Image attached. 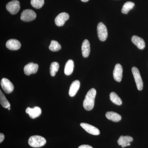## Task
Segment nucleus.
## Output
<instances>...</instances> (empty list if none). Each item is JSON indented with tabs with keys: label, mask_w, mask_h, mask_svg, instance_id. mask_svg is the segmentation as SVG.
Here are the masks:
<instances>
[{
	"label": "nucleus",
	"mask_w": 148,
	"mask_h": 148,
	"mask_svg": "<svg viewBox=\"0 0 148 148\" xmlns=\"http://www.w3.org/2000/svg\"><path fill=\"white\" fill-rule=\"evenodd\" d=\"M80 83L79 81L75 80L72 83L69 90V95L71 97H74L79 89Z\"/></svg>",
	"instance_id": "16"
},
{
	"label": "nucleus",
	"mask_w": 148,
	"mask_h": 148,
	"mask_svg": "<svg viewBox=\"0 0 148 148\" xmlns=\"http://www.w3.org/2000/svg\"><path fill=\"white\" fill-rule=\"evenodd\" d=\"M8 110H10V108H8Z\"/></svg>",
	"instance_id": "29"
},
{
	"label": "nucleus",
	"mask_w": 148,
	"mask_h": 148,
	"mask_svg": "<svg viewBox=\"0 0 148 148\" xmlns=\"http://www.w3.org/2000/svg\"><path fill=\"white\" fill-rule=\"evenodd\" d=\"M106 118L114 122H119L121 120V116L120 115L114 112H108L106 113Z\"/></svg>",
	"instance_id": "18"
},
{
	"label": "nucleus",
	"mask_w": 148,
	"mask_h": 148,
	"mask_svg": "<svg viewBox=\"0 0 148 148\" xmlns=\"http://www.w3.org/2000/svg\"><path fill=\"white\" fill-rule=\"evenodd\" d=\"M31 5L36 9H40L42 7L44 4V0H31Z\"/></svg>",
	"instance_id": "25"
},
{
	"label": "nucleus",
	"mask_w": 148,
	"mask_h": 148,
	"mask_svg": "<svg viewBox=\"0 0 148 148\" xmlns=\"http://www.w3.org/2000/svg\"><path fill=\"white\" fill-rule=\"evenodd\" d=\"M123 77V68L120 64H116L113 71V77L115 80L121 82Z\"/></svg>",
	"instance_id": "11"
},
{
	"label": "nucleus",
	"mask_w": 148,
	"mask_h": 148,
	"mask_svg": "<svg viewBox=\"0 0 148 148\" xmlns=\"http://www.w3.org/2000/svg\"><path fill=\"white\" fill-rule=\"evenodd\" d=\"M6 46L8 49L12 50H17L19 49L21 47L19 41L16 39L8 40L6 43Z\"/></svg>",
	"instance_id": "14"
},
{
	"label": "nucleus",
	"mask_w": 148,
	"mask_h": 148,
	"mask_svg": "<svg viewBox=\"0 0 148 148\" xmlns=\"http://www.w3.org/2000/svg\"><path fill=\"white\" fill-rule=\"evenodd\" d=\"M38 69V65L34 63H30L25 66L24 68V73L27 75L37 73Z\"/></svg>",
	"instance_id": "9"
},
{
	"label": "nucleus",
	"mask_w": 148,
	"mask_h": 148,
	"mask_svg": "<svg viewBox=\"0 0 148 148\" xmlns=\"http://www.w3.org/2000/svg\"><path fill=\"white\" fill-rule=\"evenodd\" d=\"M83 2H86L88 1L89 0H81Z\"/></svg>",
	"instance_id": "28"
},
{
	"label": "nucleus",
	"mask_w": 148,
	"mask_h": 148,
	"mask_svg": "<svg viewBox=\"0 0 148 148\" xmlns=\"http://www.w3.org/2000/svg\"><path fill=\"white\" fill-rule=\"evenodd\" d=\"M132 72L135 79V83H136L138 90H143V83L139 70L136 67H133L132 69Z\"/></svg>",
	"instance_id": "5"
},
{
	"label": "nucleus",
	"mask_w": 148,
	"mask_h": 148,
	"mask_svg": "<svg viewBox=\"0 0 148 148\" xmlns=\"http://www.w3.org/2000/svg\"><path fill=\"white\" fill-rule=\"evenodd\" d=\"M131 40L132 43L135 44L140 49H143L145 47V41L142 38L136 36H133L132 37Z\"/></svg>",
	"instance_id": "15"
},
{
	"label": "nucleus",
	"mask_w": 148,
	"mask_h": 148,
	"mask_svg": "<svg viewBox=\"0 0 148 148\" xmlns=\"http://www.w3.org/2000/svg\"><path fill=\"white\" fill-rule=\"evenodd\" d=\"M133 141V138L130 136H121L117 141L118 144L121 146L122 147L124 148L130 145V143Z\"/></svg>",
	"instance_id": "13"
},
{
	"label": "nucleus",
	"mask_w": 148,
	"mask_h": 148,
	"mask_svg": "<svg viewBox=\"0 0 148 148\" xmlns=\"http://www.w3.org/2000/svg\"><path fill=\"white\" fill-rule=\"evenodd\" d=\"M69 18V15L66 12H62L56 17L55 22L56 25L58 27H61L65 24V22Z\"/></svg>",
	"instance_id": "10"
},
{
	"label": "nucleus",
	"mask_w": 148,
	"mask_h": 148,
	"mask_svg": "<svg viewBox=\"0 0 148 148\" xmlns=\"http://www.w3.org/2000/svg\"><path fill=\"white\" fill-rule=\"evenodd\" d=\"M82 51L84 57L87 58L88 57L90 52V45L88 40H85L83 42Z\"/></svg>",
	"instance_id": "17"
},
{
	"label": "nucleus",
	"mask_w": 148,
	"mask_h": 148,
	"mask_svg": "<svg viewBox=\"0 0 148 148\" xmlns=\"http://www.w3.org/2000/svg\"><path fill=\"white\" fill-rule=\"evenodd\" d=\"M1 86L5 92L10 93L12 92L14 89V86L12 83L8 79L3 78L1 82Z\"/></svg>",
	"instance_id": "7"
},
{
	"label": "nucleus",
	"mask_w": 148,
	"mask_h": 148,
	"mask_svg": "<svg viewBox=\"0 0 148 148\" xmlns=\"http://www.w3.org/2000/svg\"><path fill=\"white\" fill-rule=\"evenodd\" d=\"M61 45L55 40L51 41L49 46V50L52 51H57L61 49Z\"/></svg>",
	"instance_id": "23"
},
{
	"label": "nucleus",
	"mask_w": 148,
	"mask_h": 148,
	"mask_svg": "<svg viewBox=\"0 0 148 148\" xmlns=\"http://www.w3.org/2000/svg\"><path fill=\"white\" fill-rule=\"evenodd\" d=\"M135 3L132 2H127L123 5L121 10V12L125 14H127L128 12L134 8Z\"/></svg>",
	"instance_id": "22"
},
{
	"label": "nucleus",
	"mask_w": 148,
	"mask_h": 148,
	"mask_svg": "<svg viewBox=\"0 0 148 148\" xmlns=\"http://www.w3.org/2000/svg\"><path fill=\"white\" fill-rule=\"evenodd\" d=\"M26 113L29 114L31 118L35 119L39 116L42 113V110L38 107H35L33 108H28L26 110Z\"/></svg>",
	"instance_id": "12"
},
{
	"label": "nucleus",
	"mask_w": 148,
	"mask_h": 148,
	"mask_svg": "<svg viewBox=\"0 0 148 148\" xmlns=\"http://www.w3.org/2000/svg\"><path fill=\"white\" fill-rule=\"evenodd\" d=\"M78 148H93L91 146L88 145H82L80 146Z\"/></svg>",
	"instance_id": "26"
},
{
	"label": "nucleus",
	"mask_w": 148,
	"mask_h": 148,
	"mask_svg": "<svg viewBox=\"0 0 148 148\" xmlns=\"http://www.w3.org/2000/svg\"><path fill=\"white\" fill-rule=\"evenodd\" d=\"M28 143L32 147L39 148L45 145L46 140L42 136L34 135L29 138Z\"/></svg>",
	"instance_id": "2"
},
{
	"label": "nucleus",
	"mask_w": 148,
	"mask_h": 148,
	"mask_svg": "<svg viewBox=\"0 0 148 148\" xmlns=\"http://www.w3.org/2000/svg\"><path fill=\"white\" fill-rule=\"evenodd\" d=\"M74 64L72 60H69L66 62L64 69V73L66 75H71L73 71Z\"/></svg>",
	"instance_id": "19"
},
{
	"label": "nucleus",
	"mask_w": 148,
	"mask_h": 148,
	"mask_svg": "<svg viewBox=\"0 0 148 148\" xmlns=\"http://www.w3.org/2000/svg\"><path fill=\"white\" fill-rule=\"evenodd\" d=\"M59 68V65L57 62H53L51 63L50 67V73L51 75L53 77L58 71Z\"/></svg>",
	"instance_id": "24"
},
{
	"label": "nucleus",
	"mask_w": 148,
	"mask_h": 148,
	"mask_svg": "<svg viewBox=\"0 0 148 148\" xmlns=\"http://www.w3.org/2000/svg\"><path fill=\"white\" fill-rule=\"evenodd\" d=\"M110 99L114 104L118 106H120L122 103L121 99L115 92H112L110 94Z\"/></svg>",
	"instance_id": "20"
},
{
	"label": "nucleus",
	"mask_w": 148,
	"mask_h": 148,
	"mask_svg": "<svg viewBox=\"0 0 148 148\" xmlns=\"http://www.w3.org/2000/svg\"><path fill=\"white\" fill-rule=\"evenodd\" d=\"M36 14L34 11L30 9L25 10L21 14V19L22 21L29 22L34 20Z\"/></svg>",
	"instance_id": "4"
},
{
	"label": "nucleus",
	"mask_w": 148,
	"mask_h": 148,
	"mask_svg": "<svg viewBox=\"0 0 148 148\" xmlns=\"http://www.w3.org/2000/svg\"><path fill=\"white\" fill-rule=\"evenodd\" d=\"M0 103L2 106L5 108H8L10 107V103L1 90H0Z\"/></svg>",
	"instance_id": "21"
},
{
	"label": "nucleus",
	"mask_w": 148,
	"mask_h": 148,
	"mask_svg": "<svg viewBox=\"0 0 148 148\" xmlns=\"http://www.w3.org/2000/svg\"><path fill=\"white\" fill-rule=\"evenodd\" d=\"M80 126L84 129L89 134L94 135H98L100 134V131L98 128L88 123H81Z\"/></svg>",
	"instance_id": "8"
},
{
	"label": "nucleus",
	"mask_w": 148,
	"mask_h": 148,
	"mask_svg": "<svg viewBox=\"0 0 148 148\" xmlns=\"http://www.w3.org/2000/svg\"><path fill=\"white\" fill-rule=\"evenodd\" d=\"M96 94V90L94 88H91L87 92L83 102L84 108L86 110L90 111L93 109Z\"/></svg>",
	"instance_id": "1"
},
{
	"label": "nucleus",
	"mask_w": 148,
	"mask_h": 148,
	"mask_svg": "<svg viewBox=\"0 0 148 148\" xmlns=\"http://www.w3.org/2000/svg\"><path fill=\"white\" fill-rule=\"evenodd\" d=\"M97 34L99 40L101 41H105L108 38V30L106 26L102 22H100L98 24Z\"/></svg>",
	"instance_id": "3"
},
{
	"label": "nucleus",
	"mask_w": 148,
	"mask_h": 148,
	"mask_svg": "<svg viewBox=\"0 0 148 148\" xmlns=\"http://www.w3.org/2000/svg\"><path fill=\"white\" fill-rule=\"evenodd\" d=\"M6 8L11 14H16L20 10V3L17 0H13L10 2L6 5Z\"/></svg>",
	"instance_id": "6"
},
{
	"label": "nucleus",
	"mask_w": 148,
	"mask_h": 148,
	"mask_svg": "<svg viewBox=\"0 0 148 148\" xmlns=\"http://www.w3.org/2000/svg\"><path fill=\"white\" fill-rule=\"evenodd\" d=\"M5 136L3 133H0V143H2L4 140Z\"/></svg>",
	"instance_id": "27"
}]
</instances>
